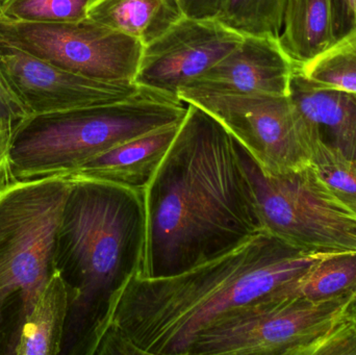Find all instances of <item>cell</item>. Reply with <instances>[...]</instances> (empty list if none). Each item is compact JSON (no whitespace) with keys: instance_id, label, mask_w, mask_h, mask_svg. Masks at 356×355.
Masks as SVG:
<instances>
[{"instance_id":"cell-14","label":"cell","mask_w":356,"mask_h":355,"mask_svg":"<svg viewBox=\"0 0 356 355\" xmlns=\"http://www.w3.org/2000/svg\"><path fill=\"white\" fill-rule=\"evenodd\" d=\"M289 96L326 143L356 160V94L314 87L296 67Z\"/></svg>"},{"instance_id":"cell-25","label":"cell","mask_w":356,"mask_h":355,"mask_svg":"<svg viewBox=\"0 0 356 355\" xmlns=\"http://www.w3.org/2000/svg\"><path fill=\"white\" fill-rule=\"evenodd\" d=\"M186 16L193 18H215L221 0H181Z\"/></svg>"},{"instance_id":"cell-26","label":"cell","mask_w":356,"mask_h":355,"mask_svg":"<svg viewBox=\"0 0 356 355\" xmlns=\"http://www.w3.org/2000/svg\"><path fill=\"white\" fill-rule=\"evenodd\" d=\"M10 177L8 172V163L0 156V190L10 185Z\"/></svg>"},{"instance_id":"cell-24","label":"cell","mask_w":356,"mask_h":355,"mask_svg":"<svg viewBox=\"0 0 356 355\" xmlns=\"http://www.w3.org/2000/svg\"><path fill=\"white\" fill-rule=\"evenodd\" d=\"M27 117L29 113L0 70V156L6 163L13 138Z\"/></svg>"},{"instance_id":"cell-8","label":"cell","mask_w":356,"mask_h":355,"mask_svg":"<svg viewBox=\"0 0 356 355\" xmlns=\"http://www.w3.org/2000/svg\"><path fill=\"white\" fill-rule=\"evenodd\" d=\"M356 308V290L311 302L275 293L242 306L200 336L191 355H296Z\"/></svg>"},{"instance_id":"cell-16","label":"cell","mask_w":356,"mask_h":355,"mask_svg":"<svg viewBox=\"0 0 356 355\" xmlns=\"http://www.w3.org/2000/svg\"><path fill=\"white\" fill-rule=\"evenodd\" d=\"M278 41L297 66L332 45L336 41L332 0H288Z\"/></svg>"},{"instance_id":"cell-11","label":"cell","mask_w":356,"mask_h":355,"mask_svg":"<svg viewBox=\"0 0 356 355\" xmlns=\"http://www.w3.org/2000/svg\"><path fill=\"white\" fill-rule=\"evenodd\" d=\"M0 70L29 116L119 101L142 88L87 79L2 40Z\"/></svg>"},{"instance_id":"cell-18","label":"cell","mask_w":356,"mask_h":355,"mask_svg":"<svg viewBox=\"0 0 356 355\" xmlns=\"http://www.w3.org/2000/svg\"><path fill=\"white\" fill-rule=\"evenodd\" d=\"M356 290V254H334L309 266L276 295L319 302Z\"/></svg>"},{"instance_id":"cell-5","label":"cell","mask_w":356,"mask_h":355,"mask_svg":"<svg viewBox=\"0 0 356 355\" xmlns=\"http://www.w3.org/2000/svg\"><path fill=\"white\" fill-rule=\"evenodd\" d=\"M72 179L16 181L0 190V355H15L23 327L56 274V244Z\"/></svg>"},{"instance_id":"cell-1","label":"cell","mask_w":356,"mask_h":355,"mask_svg":"<svg viewBox=\"0 0 356 355\" xmlns=\"http://www.w3.org/2000/svg\"><path fill=\"white\" fill-rule=\"evenodd\" d=\"M186 104L177 137L144 190L140 276L184 272L261 231L244 150L209 113Z\"/></svg>"},{"instance_id":"cell-13","label":"cell","mask_w":356,"mask_h":355,"mask_svg":"<svg viewBox=\"0 0 356 355\" xmlns=\"http://www.w3.org/2000/svg\"><path fill=\"white\" fill-rule=\"evenodd\" d=\"M180 123L114 146L64 177L104 181L144 192L172 145Z\"/></svg>"},{"instance_id":"cell-23","label":"cell","mask_w":356,"mask_h":355,"mask_svg":"<svg viewBox=\"0 0 356 355\" xmlns=\"http://www.w3.org/2000/svg\"><path fill=\"white\" fill-rule=\"evenodd\" d=\"M296 355H356V308L302 346Z\"/></svg>"},{"instance_id":"cell-4","label":"cell","mask_w":356,"mask_h":355,"mask_svg":"<svg viewBox=\"0 0 356 355\" xmlns=\"http://www.w3.org/2000/svg\"><path fill=\"white\" fill-rule=\"evenodd\" d=\"M186 110L182 100L141 88L119 101L31 115L10 144V183L67 176L114 146L178 124Z\"/></svg>"},{"instance_id":"cell-2","label":"cell","mask_w":356,"mask_h":355,"mask_svg":"<svg viewBox=\"0 0 356 355\" xmlns=\"http://www.w3.org/2000/svg\"><path fill=\"white\" fill-rule=\"evenodd\" d=\"M330 256L299 251L261 231L184 272L135 275L119 295L94 355H191L196 340L224 317L276 293Z\"/></svg>"},{"instance_id":"cell-3","label":"cell","mask_w":356,"mask_h":355,"mask_svg":"<svg viewBox=\"0 0 356 355\" xmlns=\"http://www.w3.org/2000/svg\"><path fill=\"white\" fill-rule=\"evenodd\" d=\"M72 181L54 256L69 300L60 354L94 355L119 295L142 273L144 192L104 181Z\"/></svg>"},{"instance_id":"cell-9","label":"cell","mask_w":356,"mask_h":355,"mask_svg":"<svg viewBox=\"0 0 356 355\" xmlns=\"http://www.w3.org/2000/svg\"><path fill=\"white\" fill-rule=\"evenodd\" d=\"M0 40L94 81L135 83L144 45L90 19L69 23L0 20Z\"/></svg>"},{"instance_id":"cell-21","label":"cell","mask_w":356,"mask_h":355,"mask_svg":"<svg viewBox=\"0 0 356 355\" xmlns=\"http://www.w3.org/2000/svg\"><path fill=\"white\" fill-rule=\"evenodd\" d=\"M93 0H4L0 20L24 23H69L87 19Z\"/></svg>"},{"instance_id":"cell-15","label":"cell","mask_w":356,"mask_h":355,"mask_svg":"<svg viewBox=\"0 0 356 355\" xmlns=\"http://www.w3.org/2000/svg\"><path fill=\"white\" fill-rule=\"evenodd\" d=\"M184 16L181 0H93L87 18L146 46Z\"/></svg>"},{"instance_id":"cell-12","label":"cell","mask_w":356,"mask_h":355,"mask_svg":"<svg viewBox=\"0 0 356 355\" xmlns=\"http://www.w3.org/2000/svg\"><path fill=\"white\" fill-rule=\"evenodd\" d=\"M296 67L276 38L244 35L232 51L186 88L216 94L289 96Z\"/></svg>"},{"instance_id":"cell-7","label":"cell","mask_w":356,"mask_h":355,"mask_svg":"<svg viewBox=\"0 0 356 355\" xmlns=\"http://www.w3.org/2000/svg\"><path fill=\"white\" fill-rule=\"evenodd\" d=\"M177 96L221 123L265 174H286L312 165L321 135L290 96L216 94L186 87Z\"/></svg>"},{"instance_id":"cell-19","label":"cell","mask_w":356,"mask_h":355,"mask_svg":"<svg viewBox=\"0 0 356 355\" xmlns=\"http://www.w3.org/2000/svg\"><path fill=\"white\" fill-rule=\"evenodd\" d=\"M297 71L314 87L356 94V27Z\"/></svg>"},{"instance_id":"cell-20","label":"cell","mask_w":356,"mask_h":355,"mask_svg":"<svg viewBox=\"0 0 356 355\" xmlns=\"http://www.w3.org/2000/svg\"><path fill=\"white\" fill-rule=\"evenodd\" d=\"M288 0H221L217 18L243 35L280 37Z\"/></svg>"},{"instance_id":"cell-27","label":"cell","mask_w":356,"mask_h":355,"mask_svg":"<svg viewBox=\"0 0 356 355\" xmlns=\"http://www.w3.org/2000/svg\"><path fill=\"white\" fill-rule=\"evenodd\" d=\"M4 0H0V8H1L2 3H3Z\"/></svg>"},{"instance_id":"cell-10","label":"cell","mask_w":356,"mask_h":355,"mask_svg":"<svg viewBox=\"0 0 356 355\" xmlns=\"http://www.w3.org/2000/svg\"><path fill=\"white\" fill-rule=\"evenodd\" d=\"M243 39L217 18L184 16L144 46L135 83L178 98L181 88L196 81Z\"/></svg>"},{"instance_id":"cell-17","label":"cell","mask_w":356,"mask_h":355,"mask_svg":"<svg viewBox=\"0 0 356 355\" xmlns=\"http://www.w3.org/2000/svg\"><path fill=\"white\" fill-rule=\"evenodd\" d=\"M68 311L66 286L56 272L23 327L15 355L62 354Z\"/></svg>"},{"instance_id":"cell-22","label":"cell","mask_w":356,"mask_h":355,"mask_svg":"<svg viewBox=\"0 0 356 355\" xmlns=\"http://www.w3.org/2000/svg\"><path fill=\"white\" fill-rule=\"evenodd\" d=\"M312 165L330 190L356 212V160L320 138Z\"/></svg>"},{"instance_id":"cell-6","label":"cell","mask_w":356,"mask_h":355,"mask_svg":"<svg viewBox=\"0 0 356 355\" xmlns=\"http://www.w3.org/2000/svg\"><path fill=\"white\" fill-rule=\"evenodd\" d=\"M244 158L261 231L307 254H356V212L330 190L313 165L267 175L245 150Z\"/></svg>"}]
</instances>
